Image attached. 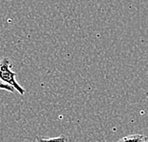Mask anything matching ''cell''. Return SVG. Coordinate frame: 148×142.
<instances>
[{"instance_id": "1", "label": "cell", "mask_w": 148, "mask_h": 142, "mask_svg": "<svg viewBox=\"0 0 148 142\" xmlns=\"http://www.w3.org/2000/svg\"><path fill=\"white\" fill-rule=\"evenodd\" d=\"M12 63L8 57H4L0 61V81L12 86L18 94L24 96L26 90L16 80V73L12 71Z\"/></svg>"}, {"instance_id": "2", "label": "cell", "mask_w": 148, "mask_h": 142, "mask_svg": "<svg viewBox=\"0 0 148 142\" xmlns=\"http://www.w3.org/2000/svg\"><path fill=\"white\" fill-rule=\"evenodd\" d=\"M145 136H143V134H130V136H124L123 138H121L120 140H118L117 142H142V140L144 138Z\"/></svg>"}, {"instance_id": "3", "label": "cell", "mask_w": 148, "mask_h": 142, "mask_svg": "<svg viewBox=\"0 0 148 142\" xmlns=\"http://www.w3.org/2000/svg\"><path fill=\"white\" fill-rule=\"evenodd\" d=\"M37 142H68V138L65 136H60L51 138H44L43 136H36Z\"/></svg>"}, {"instance_id": "4", "label": "cell", "mask_w": 148, "mask_h": 142, "mask_svg": "<svg viewBox=\"0 0 148 142\" xmlns=\"http://www.w3.org/2000/svg\"><path fill=\"white\" fill-rule=\"evenodd\" d=\"M0 90H5V91H8V92H11V93H14L16 91L13 89L12 86L8 85V84H5L0 81Z\"/></svg>"}, {"instance_id": "5", "label": "cell", "mask_w": 148, "mask_h": 142, "mask_svg": "<svg viewBox=\"0 0 148 142\" xmlns=\"http://www.w3.org/2000/svg\"><path fill=\"white\" fill-rule=\"evenodd\" d=\"M142 142H148V137L147 136H144V138L142 140Z\"/></svg>"}]
</instances>
